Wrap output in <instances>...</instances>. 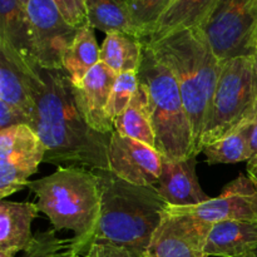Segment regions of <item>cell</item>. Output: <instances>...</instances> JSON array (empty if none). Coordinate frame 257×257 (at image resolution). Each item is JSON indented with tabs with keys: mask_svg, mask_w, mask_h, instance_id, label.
Here are the masks:
<instances>
[{
	"mask_svg": "<svg viewBox=\"0 0 257 257\" xmlns=\"http://www.w3.org/2000/svg\"><path fill=\"white\" fill-rule=\"evenodd\" d=\"M236 257H257V248H256V250L248 251V252L242 253V255H238V256H236Z\"/></svg>",
	"mask_w": 257,
	"mask_h": 257,
	"instance_id": "obj_32",
	"label": "cell"
},
{
	"mask_svg": "<svg viewBox=\"0 0 257 257\" xmlns=\"http://www.w3.org/2000/svg\"><path fill=\"white\" fill-rule=\"evenodd\" d=\"M0 44L7 45L29 64H37L32 23L27 7L20 0H0Z\"/></svg>",
	"mask_w": 257,
	"mask_h": 257,
	"instance_id": "obj_17",
	"label": "cell"
},
{
	"mask_svg": "<svg viewBox=\"0 0 257 257\" xmlns=\"http://www.w3.org/2000/svg\"><path fill=\"white\" fill-rule=\"evenodd\" d=\"M257 114V77L253 57L222 60L221 72L201 135L198 155L210 143L226 137Z\"/></svg>",
	"mask_w": 257,
	"mask_h": 257,
	"instance_id": "obj_6",
	"label": "cell"
},
{
	"mask_svg": "<svg viewBox=\"0 0 257 257\" xmlns=\"http://www.w3.org/2000/svg\"><path fill=\"white\" fill-rule=\"evenodd\" d=\"M251 148H252V157L247 162V176L257 186V114L253 122L252 137H251Z\"/></svg>",
	"mask_w": 257,
	"mask_h": 257,
	"instance_id": "obj_31",
	"label": "cell"
},
{
	"mask_svg": "<svg viewBox=\"0 0 257 257\" xmlns=\"http://www.w3.org/2000/svg\"><path fill=\"white\" fill-rule=\"evenodd\" d=\"M77 257H80V256H77Z\"/></svg>",
	"mask_w": 257,
	"mask_h": 257,
	"instance_id": "obj_36",
	"label": "cell"
},
{
	"mask_svg": "<svg viewBox=\"0 0 257 257\" xmlns=\"http://www.w3.org/2000/svg\"><path fill=\"white\" fill-rule=\"evenodd\" d=\"M95 173L100 185V213L92 243L117 246L143 257L167 203L152 186L125 182L110 171Z\"/></svg>",
	"mask_w": 257,
	"mask_h": 257,
	"instance_id": "obj_2",
	"label": "cell"
},
{
	"mask_svg": "<svg viewBox=\"0 0 257 257\" xmlns=\"http://www.w3.org/2000/svg\"><path fill=\"white\" fill-rule=\"evenodd\" d=\"M29 64L15 54L7 45L0 44V102H4L24 113L30 119L34 117V102L29 88Z\"/></svg>",
	"mask_w": 257,
	"mask_h": 257,
	"instance_id": "obj_15",
	"label": "cell"
},
{
	"mask_svg": "<svg viewBox=\"0 0 257 257\" xmlns=\"http://www.w3.org/2000/svg\"><path fill=\"white\" fill-rule=\"evenodd\" d=\"M37 202L0 201V251L17 255L32 241L33 221L39 215Z\"/></svg>",
	"mask_w": 257,
	"mask_h": 257,
	"instance_id": "obj_16",
	"label": "cell"
},
{
	"mask_svg": "<svg viewBox=\"0 0 257 257\" xmlns=\"http://www.w3.org/2000/svg\"><path fill=\"white\" fill-rule=\"evenodd\" d=\"M45 146L32 127L13 125L0 131V198L22 191L45 158Z\"/></svg>",
	"mask_w": 257,
	"mask_h": 257,
	"instance_id": "obj_8",
	"label": "cell"
},
{
	"mask_svg": "<svg viewBox=\"0 0 257 257\" xmlns=\"http://www.w3.org/2000/svg\"><path fill=\"white\" fill-rule=\"evenodd\" d=\"M255 68H256V77H257V54L255 55Z\"/></svg>",
	"mask_w": 257,
	"mask_h": 257,
	"instance_id": "obj_34",
	"label": "cell"
},
{
	"mask_svg": "<svg viewBox=\"0 0 257 257\" xmlns=\"http://www.w3.org/2000/svg\"><path fill=\"white\" fill-rule=\"evenodd\" d=\"M93 30L89 25L78 30L74 40L63 55V70L75 87L100 62V48L98 47Z\"/></svg>",
	"mask_w": 257,
	"mask_h": 257,
	"instance_id": "obj_23",
	"label": "cell"
},
{
	"mask_svg": "<svg viewBox=\"0 0 257 257\" xmlns=\"http://www.w3.org/2000/svg\"><path fill=\"white\" fill-rule=\"evenodd\" d=\"M218 0H173L155 29L143 42L158 40L171 33L198 28Z\"/></svg>",
	"mask_w": 257,
	"mask_h": 257,
	"instance_id": "obj_19",
	"label": "cell"
},
{
	"mask_svg": "<svg viewBox=\"0 0 257 257\" xmlns=\"http://www.w3.org/2000/svg\"><path fill=\"white\" fill-rule=\"evenodd\" d=\"M138 85V72H124L117 75L107 107V114L112 122L127 109Z\"/></svg>",
	"mask_w": 257,
	"mask_h": 257,
	"instance_id": "obj_27",
	"label": "cell"
},
{
	"mask_svg": "<svg viewBox=\"0 0 257 257\" xmlns=\"http://www.w3.org/2000/svg\"><path fill=\"white\" fill-rule=\"evenodd\" d=\"M55 5L64 17V19L77 29L87 27V9L85 0H54Z\"/></svg>",
	"mask_w": 257,
	"mask_h": 257,
	"instance_id": "obj_28",
	"label": "cell"
},
{
	"mask_svg": "<svg viewBox=\"0 0 257 257\" xmlns=\"http://www.w3.org/2000/svg\"><path fill=\"white\" fill-rule=\"evenodd\" d=\"M117 74L99 62L89 70L77 89L78 102L90 127L103 135H112L114 124L107 114L110 93Z\"/></svg>",
	"mask_w": 257,
	"mask_h": 257,
	"instance_id": "obj_13",
	"label": "cell"
},
{
	"mask_svg": "<svg viewBox=\"0 0 257 257\" xmlns=\"http://www.w3.org/2000/svg\"><path fill=\"white\" fill-rule=\"evenodd\" d=\"M0 257H15V255H14V253L4 252V251H0Z\"/></svg>",
	"mask_w": 257,
	"mask_h": 257,
	"instance_id": "obj_33",
	"label": "cell"
},
{
	"mask_svg": "<svg viewBox=\"0 0 257 257\" xmlns=\"http://www.w3.org/2000/svg\"><path fill=\"white\" fill-rule=\"evenodd\" d=\"M20 2H22L23 4H24L25 7H27V4H28V2H29V0H20Z\"/></svg>",
	"mask_w": 257,
	"mask_h": 257,
	"instance_id": "obj_35",
	"label": "cell"
},
{
	"mask_svg": "<svg viewBox=\"0 0 257 257\" xmlns=\"http://www.w3.org/2000/svg\"><path fill=\"white\" fill-rule=\"evenodd\" d=\"M84 257H137L124 248L104 243H92Z\"/></svg>",
	"mask_w": 257,
	"mask_h": 257,
	"instance_id": "obj_30",
	"label": "cell"
},
{
	"mask_svg": "<svg viewBox=\"0 0 257 257\" xmlns=\"http://www.w3.org/2000/svg\"><path fill=\"white\" fill-rule=\"evenodd\" d=\"M143 43L175 75L190 117L195 153L198 156L201 135L207 120L222 60L212 52L200 28L180 30L158 40Z\"/></svg>",
	"mask_w": 257,
	"mask_h": 257,
	"instance_id": "obj_3",
	"label": "cell"
},
{
	"mask_svg": "<svg viewBox=\"0 0 257 257\" xmlns=\"http://www.w3.org/2000/svg\"><path fill=\"white\" fill-rule=\"evenodd\" d=\"M133 24L140 37L147 39L173 0H127Z\"/></svg>",
	"mask_w": 257,
	"mask_h": 257,
	"instance_id": "obj_26",
	"label": "cell"
},
{
	"mask_svg": "<svg viewBox=\"0 0 257 257\" xmlns=\"http://www.w3.org/2000/svg\"><path fill=\"white\" fill-rule=\"evenodd\" d=\"M145 43L137 35L112 33L105 35L100 47V62L109 67L115 74L138 72L142 63Z\"/></svg>",
	"mask_w": 257,
	"mask_h": 257,
	"instance_id": "obj_21",
	"label": "cell"
},
{
	"mask_svg": "<svg viewBox=\"0 0 257 257\" xmlns=\"http://www.w3.org/2000/svg\"><path fill=\"white\" fill-rule=\"evenodd\" d=\"M173 211L187 213L210 223L222 221H257V186L248 176L240 173L226 185L217 197L188 207L170 206Z\"/></svg>",
	"mask_w": 257,
	"mask_h": 257,
	"instance_id": "obj_11",
	"label": "cell"
},
{
	"mask_svg": "<svg viewBox=\"0 0 257 257\" xmlns=\"http://www.w3.org/2000/svg\"><path fill=\"white\" fill-rule=\"evenodd\" d=\"M79 247L74 237L60 238L55 230L38 232L25 248L23 257H77L80 256Z\"/></svg>",
	"mask_w": 257,
	"mask_h": 257,
	"instance_id": "obj_25",
	"label": "cell"
},
{
	"mask_svg": "<svg viewBox=\"0 0 257 257\" xmlns=\"http://www.w3.org/2000/svg\"><path fill=\"white\" fill-rule=\"evenodd\" d=\"M27 10L32 23L37 64L45 69H63V55L79 29L64 19L54 0H29Z\"/></svg>",
	"mask_w": 257,
	"mask_h": 257,
	"instance_id": "obj_9",
	"label": "cell"
},
{
	"mask_svg": "<svg viewBox=\"0 0 257 257\" xmlns=\"http://www.w3.org/2000/svg\"><path fill=\"white\" fill-rule=\"evenodd\" d=\"M257 248V221L212 223L205 247L206 257H236Z\"/></svg>",
	"mask_w": 257,
	"mask_h": 257,
	"instance_id": "obj_18",
	"label": "cell"
},
{
	"mask_svg": "<svg viewBox=\"0 0 257 257\" xmlns=\"http://www.w3.org/2000/svg\"><path fill=\"white\" fill-rule=\"evenodd\" d=\"M196 156L186 160H163L157 191L165 202L176 207L196 206L210 200L196 175Z\"/></svg>",
	"mask_w": 257,
	"mask_h": 257,
	"instance_id": "obj_14",
	"label": "cell"
},
{
	"mask_svg": "<svg viewBox=\"0 0 257 257\" xmlns=\"http://www.w3.org/2000/svg\"><path fill=\"white\" fill-rule=\"evenodd\" d=\"M85 9L88 24L93 29L105 34L125 33L140 37L127 0H85Z\"/></svg>",
	"mask_w": 257,
	"mask_h": 257,
	"instance_id": "obj_22",
	"label": "cell"
},
{
	"mask_svg": "<svg viewBox=\"0 0 257 257\" xmlns=\"http://www.w3.org/2000/svg\"><path fill=\"white\" fill-rule=\"evenodd\" d=\"M19 124H27L30 127V119L17 108L0 102V131Z\"/></svg>",
	"mask_w": 257,
	"mask_h": 257,
	"instance_id": "obj_29",
	"label": "cell"
},
{
	"mask_svg": "<svg viewBox=\"0 0 257 257\" xmlns=\"http://www.w3.org/2000/svg\"><path fill=\"white\" fill-rule=\"evenodd\" d=\"M255 122V120H253ZM253 122L242 125L226 137L210 143L202 148V153L208 165H233L248 162L252 157L251 137Z\"/></svg>",
	"mask_w": 257,
	"mask_h": 257,
	"instance_id": "obj_24",
	"label": "cell"
},
{
	"mask_svg": "<svg viewBox=\"0 0 257 257\" xmlns=\"http://www.w3.org/2000/svg\"><path fill=\"white\" fill-rule=\"evenodd\" d=\"M220 60L257 54V0H218L198 27Z\"/></svg>",
	"mask_w": 257,
	"mask_h": 257,
	"instance_id": "obj_7",
	"label": "cell"
},
{
	"mask_svg": "<svg viewBox=\"0 0 257 257\" xmlns=\"http://www.w3.org/2000/svg\"><path fill=\"white\" fill-rule=\"evenodd\" d=\"M114 132L123 137L133 138L156 148V136L152 124L150 100L146 88L140 83L135 97L127 109L113 120Z\"/></svg>",
	"mask_w": 257,
	"mask_h": 257,
	"instance_id": "obj_20",
	"label": "cell"
},
{
	"mask_svg": "<svg viewBox=\"0 0 257 257\" xmlns=\"http://www.w3.org/2000/svg\"><path fill=\"white\" fill-rule=\"evenodd\" d=\"M37 197L40 212L50 220L53 230L74 233L80 253L92 243L100 213L99 177L77 166L58 167L54 173L27 186Z\"/></svg>",
	"mask_w": 257,
	"mask_h": 257,
	"instance_id": "obj_4",
	"label": "cell"
},
{
	"mask_svg": "<svg viewBox=\"0 0 257 257\" xmlns=\"http://www.w3.org/2000/svg\"><path fill=\"white\" fill-rule=\"evenodd\" d=\"M165 157L156 148L113 132L108 147L109 171L125 182L156 187Z\"/></svg>",
	"mask_w": 257,
	"mask_h": 257,
	"instance_id": "obj_12",
	"label": "cell"
},
{
	"mask_svg": "<svg viewBox=\"0 0 257 257\" xmlns=\"http://www.w3.org/2000/svg\"><path fill=\"white\" fill-rule=\"evenodd\" d=\"M212 223L166 207L143 257H206L205 247Z\"/></svg>",
	"mask_w": 257,
	"mask_h": 257,
	"instance_id": "obj_10",
	"label": "cell"
},
{
	"mask_svg": "<svg viewBox=\"0 0 257 257\" xmlns=\"http://www.w3.org/2000/svg\"><path fill=\"white\" fill-rule=\"evenodd\" d=\"M29 88L34 102L32 128L45 146L44 162L58 167L77 166L93 172L109 171L112 135L90 127L67 73L32 65Z\"/></svg>",
	"mask_w": 257,
	"mask_h": 257,
	"instance_id": "obj_1",
	"label": "cell"
},
{
	"mask_svg": "<svg viewBox=\"0 0 257 257\" xmlns=\"http://www.w3.org/2000/svg\"><path fill=\"white\" fill-rule=\"evenodd\" d=\"M138 80L147 90L156 150L175 161L196 156L190 117L175 75L146 44Z\"/></svg>",
	"mask_w": 257,
	"mask_h": 257,
	"instance_id": "obj_5",
	"label": "cell"
}]
</instances>
